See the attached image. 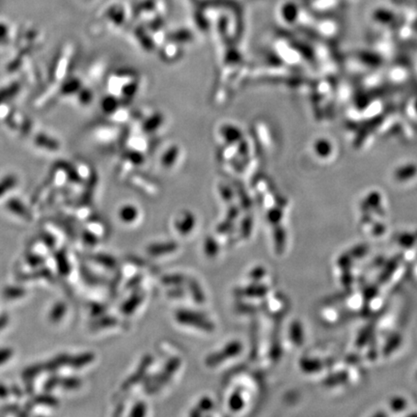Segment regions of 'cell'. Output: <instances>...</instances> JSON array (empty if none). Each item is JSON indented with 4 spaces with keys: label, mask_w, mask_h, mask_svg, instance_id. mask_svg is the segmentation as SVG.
Listing matches in <instances>:
<instances>
[{
    "label": "cell",
    "mask_w": 417,
    "mask_h": 417,
    "mask_svg": "<svg viewBox=\"0 0 417 417\" xmlns=\"http://www.w3.org/2000/svg\"><path fill=\"white\" fill-rule=\"evenodd\" d=\"M56 267L58 270V273L62 277H68L71 274V264L69 262L67 252L65 250H60L56 251Z\"/></svg>",
    "instance_id": "obj_1"
},
{
    "label": "cell",
    "mask_w": 417,
    "mask_h": 417,
    "mask_svg": "<svg viewBox=\"0 0 417 417\" xmlns=\"http://www.w3.org/2000/svg\"><path fill=\"white\" fill-rule=\"evenodd\" d=\"M70 359H71L70 355L60 354V355L53 358L52 360H50L49 361H47L44 364L45 371L46 372H56L57 370H59L60 368L64 367L66 365H69Z\"/></svg>",
    "instance_id": "obj_2"
},
{
    "label": "cell",
    "mask_w": 417,
    "mask_h": 417,
    "mask_svg": "<svg viewBox=\"0 0 417 417\" xmlns=\"http://www.w3.org/2000/svg\"><path fill=\"white\" fill-rule=\"evenodd\" d=\"M95 360V355L90 352L83 353L81 355H78L76 357H71L69 366L73 369H81L84 366L90 364L91 362Z\"/></svg>",
    "instance_id": "obj_3"
},
{
    "label": "cell",
    "mask_w": 417,
    "mask_h": 417,
    "mask_svg": "<svg viewBox=\"0 0 417 417\" xmlns=\"http://www.w3.org/2000/svg\"><path fill=\"white\" fill-rule=\"evenodd\" d=\"M30 403L33 406L43 405V406H48V407H56V406H58L59 402L55 396H53L51 394L43 393V394H39V395L34 396Z\"/></svg>",
    "instance_id": "obj_4"
},
{
    "label": "cell",
    "mask_w": 417,
    "mask_h": 417,
    "mask_svg": "<svg viewBox=\"0 0 417 417\" xmlns=\"http://www.w3.org/2000/svg\"><path fill=\"white\" fill-rule=\"evenodd\" d=\"M45 372L44 364H33L27 367L23 372V378L26 382H33L39 375Z\"/></svg>",
    "instance_id": "obj_5"
},
{
    "label": "cell",
    "mask_w": 417,
    "mask_h": 417,
    "mask_svg": "<svg viewBox=\"0 0 417 417\" xmlns=\"http://www.w3.org/2000/svg\"><path fill=\"white\" fill-rule=\"evenodd\" d=\"M41 278L51 280L53 278V273H52V271L50 269H48V268H42V269H40L38 271L29 273V274H24V275H22L19 278V279L21 281H28V280L41 279Z\"/></svg>",
    "instance_id": "obj_6"
},
{
    "label": "cell",
    "mask_w": 417,
    "mask_h": 417,
    "mask_svg": "<svg viewBox=\"0 0 417 417\" xmlns=\"http://www.w3.org/2000/svg\"><path fill=\"white\" fill-rule=\"evenodd\" d=\"M82 380L79 377L71 376V377H65L61 378L60 387L66 390H76L82 387Z\"/></svg>",
    "instance_id": "obj_7"
},
{
    "label": "cell",
    "mask_w": 417,
    "mask_h": 417,
    "mask_svg": "<svg viewBox=\"0 0 417 417\" xmlns=\"http://www.w3.org/2000/svg\"><path fill=\"white\" fill-rule=\"evenodd\" d=\"M67 312V306L65 303L59 302L56 306L53 307L51 313H50V320L53 323H58L66 314Z\"/></svg>",
    "instance_id": "obj_8"
},
{
    "label": "cell",
    "mask_w": 417,
    "mask_h": 417,
    "mask_svg": "<svg viewBox=\"0 0 417 417\" xmlns=\"http://www.w3.org/2000/svg\"><path fill=\"white\" fill-rule=\"evenodd\" d=\"M26 294H27L26 289L23 288V287H18V286L7 287L3 291V296L6 299H9V300L20 299V298L24 297Z\"/></svg>",
    "instance_id": "obj_9"
},
{
    "label": "cell",
    "mask_w": 417,
    "mask_h": 417,
    "mask_svg": "<svg viewBox=\"0 0 417 417\" xmlns=\"http://www.w3.org/2000/svg\"><path fill=\"white\" fill-rule=\"evenodd\" d=\"M90 258L92 260L96 261L98 264H100L104 267H107V268H112L115 265L113 258L110 257V256H107L105 254H91Z\"/></svg>",
    "instance_id": "obj_10"
},
{
    "label": "cell",
    "mask_w": 417,
    "mask_h": 417,
    "mask_svg": "<svg viewBox=\"0 0 417 417\" xmlns=\"http://www.w3.org/2000/svg\"><path fill=\"white\" fill-rule=\"evenodd\" d=\"M26 261L31 268H38L44 265L45 258L39 254L35 253H29L26 257Z\"/></svg>",
    "instance_id": "obj_11"
},
{
    "label": "cell",
    "mask_w": 417,
    "mask_h": 417,
    "mask_svg": "<svg viewBox=\"0 0 417 417\" xmlns=\"http://www.w3.org/2000/svg\"><path fill=\"white\" fill-rule=\"evenodd\" d=\"M60 382H61V377L58 375H54L51 378H49L45 384H44V390L46 392H51L54 389H56L57 387H60Z\"/></svg>",
    "instance_id": "obj_12"
},
{
    "label": "cell",
    "mask_w": 417,
    "mask_h": 417,
    "mask_svg": "<svg viewBox=\"0 0 417 417\" xmlns=\"http://www.w3.org/2000/svg\"><path fill=\"white\" fill-rule=\"evenodd\" d=\"M115 323H116V321L113 318H101L91 326V330L92 331H99L101 329H105V328H108L111 325H114Z\"/></svg>",
    "instance_id": "obj_13"
},
{
    "label": "cell",
    "mask_w": 417,
    "mask_h": 417,
    "mask_svg": "<svg viewBox=\"0 0 417 417\" xmlns=\"http://www.w3.org/2000/svg\"><path fill=\"white\" fill-rule=\"evenodd\" d=\"M41 241L44 243V245L49 249V250H54L56 248V238L48 233V232H43L41 234Z\"/></svg>",
    "instance_id": "obj_14"
},
{
    "label": "cell",
    "mask_w": 417,
    "mask_h": 417,
    "mask_svg": "<svg viewBox=\"0 0 417 417\" xmlns=\"http://www.w3.org/2000/svg\"><path fill=\"white\" fill-rule=\"evenodd\" d=\"M81 276L83 279L84 282L87 284H96L97 283V278L94 274H92L85 266H81Z\"/></svg>",
    "instance_id": "obj_15"
},
{
    "label": "cell",
    "mask_w": 417,
    "mask_h": 417,
    "mask_svg": "<svg viewBox=\"0 0 417 417\" xmlns=\"http://www.w3.org/2000/svg\"><path fill=\"white\" fill-rule=\"evenodd\" d=\"M14 355V351L10 348H3L0 349V365L4 364L5 362L11 360V358Z\"/></svg>",
    "instance_id": "obj_16"
},
{
    "label": "cell",
    "mask_w": 417,
    "mask_h": 417,
    "mask_svg": "<svg viewBox=\"0 0 417 417\" xmlns=\"http://www.w3.org/2000/svg\"><path fill=\"white\" fill-rule=\"evenodd\" d=\"M83 238L84 244H86L87 246H95L98 243L96 236L94 234L90 233L89 231L84 232Z\"/></svg>",
    "instance_id": "obj_17"
},
{
    "label": "cell",
    "mask_w": 417,
    "mask_h": 417,
    "mask_svg": "<svg viewBox=\"0 0 417 417\" xmlns=\"http://www.w3.org/2000/svg\"><path fill=\"white\" fill-rule=\"evenodd\" d=\"M104 307L100 305H92L91 306V315L92 316H99L103 313Z\"/></svg>",
    "instance_id": "obj_18"
},
{
    "label": "cell",
    "mask_w": 417,
    "mask_h": 417,
    "mask_svg": "<svg viewBox=\"0 0 417 417\" xmlns=\"http://www.w3.org/2000/svg\"><path fill=\"white\" fill-rule=\"evenodd\" d=\"M9 323V316L7 314L0 315V331L3 330Z\"/></svg>",
    "instance_id": "obj_19"
},
{
    "label": "cell",
    "mask_w": 417,
    "mask_h": 417,
    "mask_svg": "<svg viewBox=\"0 0 417 417\" xmlns=\"http://www.w3.org/2000/svg\"><path fill=\"white\" fill-rule=\"evenodd\" d=\"M10 389L3 385H0V399H5L10 395Z\"/></svg>",
    "instance_id": "obj_20"
},
{
    "label": "cell",
    "mask_w": 417,
    "mask_h": 417,
    "mask_svg": "<svg viewBox=\"0 0 417 417\" xmlns=\"http://www.w3.org/2000/svg\"><path fill=\"white\" fill-rule=\"evenodd\" d=\"M10 392L18 398H21L23 396V392H22V390L19 389L18 386H12V388L10 389Z\"/></svg>",
    "instance_id": "obj_21"
}]
</instances>
